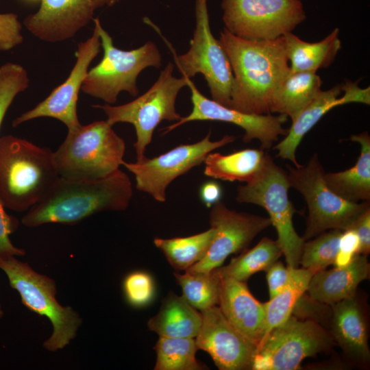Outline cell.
<instances>
[{"mask_svg": "<svg viewBox=\"0 0 370 370\" xmlns=\"http://www.w3.org/2000/svg\"><path fill=\"white\" fill-rule=\"evenodd\" d=\"M100 37L95 25L92 35L78 44L75 53L76 62L69 77L51 94L34 108L16 118L12 126L39 117H51L62 122L68 131L78 128L81 124L77 114V102L79 90L91 62L100 51Z\"/></svg>", "mask_w": 370, "mask_h": 370, "instance_id": "16", "label": "cell"}, {"mask_svg": "<svg viewBox=\"0 0 370 370\" xmlns=\"http://www.w3.org/2000/svg\"><path fill=\"white\" fill-rule=\"evenodd\" d=\"M214 235V230L172 238H155L154 245L160 249L170 264L177 271H186L205 256Z\"/></svg>", "mask_w": 370, "mask_h": 370, "instance_id": "30", "label": "cell"}, {"mask_svg": "<svg viewBox=\"0 0 370 370\" xmlns=\"http://www.w3.org/2000/svg\"><path fill=\"white\" fill-rule=\"evenodd\" d=\"M219 42L233 74L230 108L247 114H271L273 95L290 72L283 36L274 40H251L224 28Z\"/></svg>", "mask_w": 370, "mask_h": 370, "instance_id": "1", "label": "cell"}, {"mask_svg": "<svg viewBox=\"0 0 370 370\" xmlns=\"http://www.w3.org/2000/svg\"><path fill=\"white\" fill-rule=\"evenodd\" d=\"M199 198L207 207L211 208L214 204L221 201L223 196V189L221 184L215 180H209L199 188Z\"/></svg>", "mask_w": 370, "mask_h": 370, "instance_id": "40", "label": "cell"}, {"mask_svg": "<svg viewBox=\"0 0 370 370\" xmlns=\"http://www.w3.org/2000/svg\"><path fill=\"white\" fill-rule=\"evenodd\" d=\"M235 139L234 136L225 135L212 141L210 132L197 143L180 145L161 155L151 158L145 156L136 162L123 161L122 165L134 175L137 190L164 202L166 189L173 180L203 163L209 153Z\"/></svg>", "mask_w": 370, "mask_h": 370, "instance_id": "13", "label": "cell"}, {"mask_svg": "<svg viewBox=\"0 0 370 370\" xmlns=\"http://www.w3.org/2000/svg\"><path fill=\"white\" fill-rule=\"evenodd\" d=\"M155 370H202L206 366L196 358L195 338L159 336L154 347Z\"/></svg>", "mask_w": 370, "mask_h": 370, "instance_id": "31", "label": "cell"}, {"mask_svg": "<svg viewBox=\"0 0 370 370\" xmlns=\"http://www.w3.org/2000/svg\"><path fill=\"white\" fill-rule=\"evenodd\" d=\"M173 71V65L169 62L151 88L130 102L116 106H93L103 110L106 121L112 126L117 123H128L134 127L136 160L145 156L153 132L162 121H177L182 117L176 111L175 102L180 90L187 86V77H175Z\"/></svg>", "mask_w": 370, "mask_h": 370, "instance_id": "9", "label": "cell"}, {"mask_svg": "<svg viewBox=\"0 0 370 370\" xmlns=\"http://www.w3.org/2000/svg\"><path fill=\"white\" fill-rule=\"evenodd\" d=\"M343 231L330 230L305 241L299 264L314 273L326 269L334 263L338 251L339 238Z\"/></svg>", "mask_w": 370, "mask_h": 370, "instance_id": "33", "label": "cell"}, {"mask_svg": "<svg viewBox=\"0 0 370 370\" xmlns=\"http://www.w3.org/2000/svg\"><path fill=\"white\" fill-rule=\"evenodd\" d=\"M369 271L367 256L356 254L345 267L315 273L306 291L314 301L333 305L354 297L358 284L369 278Z\"/></svg>", "mask_w": 370, "mask_h": 370, "instance_id": "21", "label": "cell"}, {"mask_svg": "<svg viewBox=\"0 0 370 370\" xmlns=\"http://www.w3.org/2000/svg\"><path fill=\"white\" fill-rule=\"evenodd\" d=\"M201 322L200 311L190 306L182 296L170 291L162 300L157 314L147 321V326L159 336L195 338Z\"/></svg>", "mask_w": 370, "mask_h": 370, "instance_id": "23", "label": "cell"}, {"mask_svg": "<svg viewBox=\"0 0 370 370\" xmlns=\"http://www.w3.org/2000/svg\"><path fill=\"white\" fill-rule=\"evenodd\" d=\"M26 70L20 64L7 62L0 67V127L14 99L29 85Z\"/></svg>", "mask_w": 370, "mask_h": 370, "instance_id": "34", "label": "cell"}, {"mask_svg": "<svg viewBox=\"0 0 370 370\" xmlns=\"http://www.w3.org/2000/svg\"><path fill=\"white\" fill-rule=\"evenodd\" d=\"M282 251L276 241L264 237L253 248L233 258L230 263L213 271L220 277L245 282L257 272L266 271L278 260Z\"/></svg>", "mask_w": 370, "mask_h": 370, "instance_id": "29", "label": "cell"}, {"mask_svg": "<svg viewBox=\"0 0 370 370\" xmlns=\"http://www.w3.org/2000/svg\"><path fill=\"white\" fill-rule=\"evenodd\" d=\"M94 23L99 32L103 56L97 65L88 71L82 90L108 104L115 103L122 91L137 96L136 80L140 73L149 66L159 68L162 64L158 47L148 41L137 49L121 50L114 45L98 18L94 19Z\"/></svg>", "mask_w": 370, "mask_h": 370, "instance_id": "7", "label": "cell"}, {"mask_svg": "<svg viewBox=\"0 0 370 370\" xmlns=\"http://www.w3.org/2000/svg\"><path fill=\"white\" fill-rule=\"evenodd\" d=\"M218 306L227 320L258 347L264 334V308L250 293L245 282L220 278Z\"/></svg>", "mask_w": 370, "mask_h": 370, "instance_id": "20", "label": "cell"}, {"mask_svg": "<svg viewBox=\"0 0 370 370\" xmlns=\"http://www.w3.org/2000/svg\"><path fill=\"white\" fill-rule=\"evenodd\" d=\"M174 276L182 288V296L190 306L199 311L218 306L221 278L214 271L174 273Z\"/></svg>", "mask_w": 370, "mask_h": 370, "instance_id": "32", "label": "cell"}, {"mask_svg": "<svg viewBox=\"0 0 370 370\" xmlns=\"http://www.w3.org/2000/svg\"><path fill=\"white\" fill-rule=\"evenodd\" d=\"M125 151L124 140L106 121H99L68 131L53 159L60 177L92 180L119 169Z\"/></svg>", "mask_w": 370, "mask_h": 370, "instance_id": "4", "label": "cell"}, {"mask_svg": "<svg viewBox=\"0 0 370 370\" xmlns=\"http://www.w3.org/2000/svg\"><path fill=\"white\" fill-rule=\"evenodd\" d=\"M370 103V87L361 88L357 83L347 81L330 89L320 92L292 121L284 138L273 148L278 151L277 156L291 161L298 166L297 149L304 136L332 108L349 103Z\"/></svg>", "mask_w": 370, "mask_h": 370, "instance_id": "18", "label": "cell"}, {"mask_svg": "<svg viewBox=\"0 0 370 370\" xmlns=\"http://www.w3.org/2000/svg\"><path fill=\"white\" fill-rule=\"evenodd\" d=\"M59 177L49 148L12 135L0 137V201L5 208L30 209Z\"/></svg>", "mask_w": 370, "mask_h": 370, "instance_id": "3", "label": "cell"}, {"mask_svg": "<svg viewBox=\"0 0 370 370\" xmlns=\"http://www.w3.org/2000/svg\"><path fill=\"white\" fill-rule=\"evenodd\" d=\"M334 341L319 323L291 316L257 347L253 370H297L308 357L329 350Z\"/></svg>", "mask_w": 370, "mask_h": 370, "instance_id": "10", "label": "cell"}, {"mask_svg": "<svg viewBox=\"0 0 370 370\" xmlns=\"http://www.w3.org/2000/svg\"><path fill=\"white\" fill-rule=\"evenodd\" d=\"M290 188L287 173L267 153L261 171L251 181L238 187L236 199L259 206L267 212L287 266L297 268L305 240L293 226L297 210L288 198Z\"/></svg>", "mask_w": 370, "mask_h": 370, "instance_id": "8", "label": "cell"}, {"mask_svg": "<svg viewBox=\"0 0 370 370\" xmlns=\"http://www.w3.org/2000/svg\"><path fill=\"white\" fill-rule=\"evenodd\" d=\"M195 29L186 53L177 55L169 45L174 61L184 77L203 75L212 99L230 108L232 71L224 50L211 32L207 0L195 1Z\"/></svg>", "mask_w": 370, "mask_h": 370, "instance_id": "11", "label": "cell"}, {"mask_svg": "<svg viewBox=\"0 0 370 370\" xmlns=\"http://www.w3.org/2000/svg\"><path fill=\"white\" fill-rule=\"evenodd\" d=\"M339 29L335 28L325 38L316 42L300 39L292 32L283 36L291 72H316L329 66L341 48Z\"/></svg>", "mask_w": 370, "mask_h": 370, "instance_id": "25", "label": "cell"}, {"mask_svg": "<svg viewBox=\"0 0 370 370\" xmlns=\"http://www.w3.org/2000/svg\"><path fill=\"white\" fill-rule=\"evenodd\" d=\"M349 229L356 233L359 242V254L367 256L370 252V208L363 212Z\"/></svg>", "mask_w": 370, "mask_h": 370, "instance_id": "39", "label": "cell"}, {"mask_svg": "<svg viewBox=\"0 0 370 370\" xmlns=\"http://www.w3.org/2000/svg\"><path fill=\"white\" fill-rule=\"evenodd\" d=\"M293 268L286 267L278 260L271 264L266 271L269 299L280 293L288 283Z\"/></svg>", "mask_w": 370, "mask_h": 370, "instance_id": "38", "label": "cell"}, {"mask_svg": "<svg viewBox=\"0 0 370 370\" xmlns=\"http://www.w3.org/2000/svg\"><path fill=\"white\" fill-rule=\"evenodd\" d=\"M314 273L305 268H293L290 281L276 295L263 304L264 308V334L259 346L270 332L285 322L292 314L297 303L306 292ZM257 348V347H256Z\"/></svg>", "mask_w": 370, "mask_h": 370, "instance_id": "28", "label": "cell"}, {"mask_svg": "<svg viewBox=\"0 0 370 370\" xmlns=\"http://www.w3.org/2000/svg\"><path fill=\"white\" fill-rule=\"evenodd\" d=\"M187 86L191 92L192 111L186 116L182 117L175 123L164 128L162 135L191 121H222L242 128L245 131L243 138L244 143L258 140L260 143V149L264 150L271 148L273 143L278 140L279 136H286L288 133V130L283 127V124L288 121L286 115L244 113L206 97L188 77Z\"/></svg>", "mask_w": 370, "mask_h": 370, "instance_id": "15", "label": "cell"}, {"mask_svg": "<svg viewBox=\"0 0 370 370\" xmlns=\"http://www.w3.org/2000/svg\"><path fill=\"white\" fill-rule=\"evenodd\" d=\"M290 186L304 198L308 214L305 241L330 230L349 229L356 219L370 208L369 201L354 203L338 196L327 185L325 173L317 153L304 164L286 165Z\"/></svg>", "mask_w": 370, "mask_h": 370, "instance_id": "5", "label": "cell"}, {"mask_svg": "<svg viewBox=\"0 0 370 370\" xmlns=\"http://www.w3.org/2000/svg\"><path fill=\"white\" fill-rule=\"evenodd\" d=\"M132 182L120 169L107 177L74 180L59 177L45 197L21 219L27 227L45 223L73 225L99 212L127 208Z\"/></svg>", "mask_w": 370, "mask_h": 370, "instance_id": "2", "label": "cell"}, {"mask_svg": "<svg viewBox=\"0 0 370 370\" xmlns=\"http://www.w3.org/2000/svg\"><path fill=\"white\" fill-rule=\"evenodd\" d=\"M221 8L224 28L251 40L278 38L306 17L300 0H222Z\"/></svg>", "mask_w": 370, "mask_h": 370, "instance_id": "12", "label": "cell"}, {"mask_svg": "<svg viewBox=\"0 0 370 370\" xmlns=\"http://www.w3.org/2000/svg\"><path fill=\"white\" fill-rule=\"evenodd\" d=\"M266 154L262 149H245L229 154L212 151L204 160V173L214 180L247 183L261 171Z\"/></svg>", "mask_w": 370, "mask_h": 370, "instance_id": "26", "label": "cell"}, {"mask_svg": "<svg viewBox=\"0 0 370 370\" xmlns=\"http://www.w3.org/2000/svg\"><path fill=\"white\" fill-rule=\"evenodd\" d=\"M332 306L331 334L334 341L350 359L367 366L370 359L367 325L356 296Z\"/></svg>", "mask_w": 370, "mask_h": 370, "instance_id": "22", "label": "cell"}, {"mask_svg": "<svg viewBox=\"0 0 370 370\" xmlns=\"http://www.w3.org/2000/svg\"><path fill=\"white\" fill-rule=\"evenodd\" d=\"M104 4L106 0H41L39 10L27 16L24 25L42 40L63 41L86 26Z\"/></svg>", "mask_w": 370, "mask_h": 370, "instance_id": "19", "label": "cell"}, {"mask_svg": "<svg viewBox=\"0 0 370 370\" xmlns=\"http://www.w3.org/2000/svg\"><path fill=\"white\" fill-rule=\"evenodd\" d=\"M322 80L316 72H290L277 87L270 112L286 115L293 121L321 90Z\"/></svg>", "mask_w": 370, "mask_h": 370, "instance_id": "27", "label": "cell"}, {"mask_svg": "<svg viewBox=\"0 0 370 370\" xmlns=\"http://www.w3.org/2000/svg\"><path fill=\"white\" fill-rule=\"evenodd\" d=\"M119 1L120 0H106V4H107L109 6H111Z\"/></svg>", "mask_w": 370, "mask_h": 370, "instance_id": "42", "label": "cell"}, {"mask_svg": "<svg viewBox=\"0 0 370 370\" xmlns=\"http://www.w3.org/2000/svg\"><path fill=\"white\" fill-rule=\"evenodd\" d=\"M18 219L8 214L0 201V259L15 256H23L25 251L16 247L10 239V235L18 227Z\"/></svg>", "mask_w": 370, "mask_h": 370, "instance_id": "36", "label": "cell"}, {"mask_svg": "<svg viewBox=\"0 0 370 370\" xmlns=\"http://www.w3.org/2000/svg\"><path fill=\"white\" fill-rule=\"evenodd\" d=\"M212 241L202 259L185 271L210 273L231 254L247 249L254 238L271 225L269 217L229 209L221 201L211 207Z\"/></svg>", "mask_w": 370, "mask_h": 370, "instance_id": "14", "label": "cell"}, {"mask_svg": "<svg viewBox=\"0 0 370 370\" xmlns=\"http://www.w3.org/2000/svg\"><path fill=\"white\" fill-rule=\"evenodd\" d=\"M360 145L355 164L343 171L325 173L328 187L344 199L354 203L370 201V136L365 131L350 136Z\"/></svg>", "mask_w": 370, "mask_h": 370, "instance_id": "24", "label": "cell"}, {"mask_svg": "<svg viewBox=\"0 0 370 370\" xmlns=\"http://www.w3.org/2000/svg\"><path fill=\"white\" fill-rule=\"evenodd\" d=\"M360 242L356 233L352 229L342 232L338 243V252L354 257L359 254Z\"/></svg>", "mask_w": 370, "mask_h": 370, "instance_id": "41", "label": "cell"}, {"mask_svg": "<svg viewBox=\"0 0 370 370\" xmlns=\"http://www.w3.org/2000/svg\"><path fill=\"white\" fill-rule=\"evenodd\" d=\"M122 286L126 301L134 308L146 306L154 296L153 280L143 271H134L125 275Z\"/></svg>", "mask_w": 370, "mask_h": 370, "instance_id": "35", "label": "cell"}, {"mask_svg": "<svg viewBox=\"0 0 370 370\" xmlns=\"http://www.w3.org/2000/svg\"><path fill=\"white\" fill-rule=\"evenodd\" d=\"M0 269L6 274L10 286L18 293L22 304L51 321L53 332L44 342L45 348L56 352L68 345L76 336L82 320L71 306H62L58 303L54 280L35 271L27 263L14 256L0 259Z\"/></svg>", "mask_w": 370, "mask_h": 370, "instance_id": "6", "label": "cell"}, {"mask_svg": "<svg viewBox=\"0 0 370 370\" xmlns=\"http://www.w3.org/2000/svg\"><path fill=\"white\" fill-rule=\"evenodd\" d=\"M22 26L14 13L0 14V50L8 51L23 42Z\"/></svg>", "mask_w": 370, "mask_h": 370, "instance_id": "37", "label": "cell"}, {"mask_svg": "<svg viewBox=\"0 0 370 370\" xmlns=\"http://www.w3.org/2000/svg\"><path fill=\"white\" fill-rule=\"evenodd\" d=\"M3 316V311L1 308V306L0 305V319H1Z\"/></svg>", "mask_w": 370, "mask_h": 370, "instance_id": "43", "label": "cell"}, {"mask_svg": "<svg viewBox=\"0 0 370 370\" xmlns=\"http://www.w3.org/2000/svg\"><path fill=\"white\" fill-rule=\"evenodd\" d=\"M200 312L201 325L195 338L198 349L207 352L219 369H251L256 345L227 320L218 306Z\"/></svg>", "mask_w": 370, "mask_h": 370, "instance_id": "17", "label": "cell"}]
</instances>
